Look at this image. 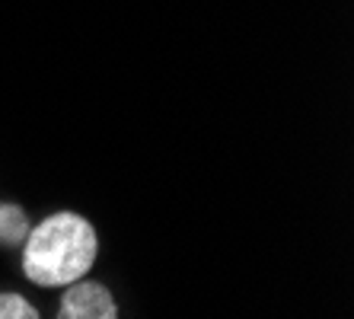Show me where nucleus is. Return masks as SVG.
<instances>
[{
	"mask_svg": "<svg viewBox=\"0 0 354 319\" xmlns=\"http://www.w3.org/2000/svg\"><path fill=\"white\" fill-rule=\"evenodd\" d=\"M29 237V217L19 205H3L0 201V243L3 246H23Z\"/></svg>",
	"mask_w": 354,
	"mask_h": 319,
	"instance_id": "obj_3",
	"label": "nucleus"
},
{
	"mask_svg": "<svg viewBox=\"0 0 354 319\" xmlns=\"http://www.w3.org/2000/svg\"><path fill=\"white\" fill-rule=\"evenodd\" d=\"M0 319H39V313L26 297L0 294Z\"/></svg>",
	"mask_w": 354,
	"mask_h": 319,
	"instance_id": "obj_4",
	"label": "nucleus"
},
{
	"mask_svg": "<svg viewBox=\"0 0 354 319\" xmlns=\"http://www.w3.org/2000/svg\"><path fill=\"white\" fill-rule=\"evenodd\" d=\"M58 319H118V307L102 284L80 278L74 284H67Z\"/></svg>",
	"mask_w": 354,
	"mask_h": 319,
	"instance_id": "obj_2",
	"label": "nucleus"
},
{
	"mask_svg": "<svg viewBox=\"0 0 354 319\" xmlns=\"http://www.w3.org/2000/svg\"><path fill=\"white\" fill-rule=\"evenodd\" d=\"M96 253L99 239L93 224L64 211L29 230L23 243V271L41 287H67L93 268Z\"/></svg>",
	"mask_w": 354,
	"mask_h": 319,
	"instance_id": "obj_1",
	"label": "nucleus"
}]
</instances>
